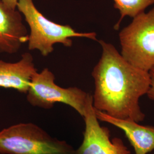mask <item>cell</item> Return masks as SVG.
Listing matches in <instances>:
<instances>
[{
    "mask_svg": "<svg viewBox=\"0 0 154 154\" xmlns=\"http://www.w3.org/2000/svg\"><path fill=\"white\" fill-rule=\"evenodd\" d=\"M17 9L23 16L30 28L28 49L38 50L44 57L52 53L54 46L57 44L67 48L71 47L73 37H83L98 41L95 32H78L69 25H61L50 21L37 9L33 0H18Z\"/></svg>",
    "mask_w": 154,
    "mask_h": 154,
    "instance_id": "obj_2",
    "label": "cell"
},
{
    "mask_svg": "<svg viewBox=\"0 0 154 154\" xmlns=\"http://www.w3.org/2000/svg\"><path fill=\"white\" fill-rule=\"evenodd\" d=\"M29 34L22 15L0 0V53L13 54L28 43Z\"/></svg>",
    "mask_w": 154,
    "mask_h": 154,
    "instance_id": "obj_7",
    "label": "cell"
},
{
    "mask_svg": "<svg viewBox=\"0 0 154 154\" xmlns=\"http://www.w3.org/2000/svg\"><path fill=\"white\" fill-rule=\"evenodd\" d=\"M83 118L85 128L82 143L74 154H130L121 138L111 139L109 129L100 126L93 104V95L88 99Z\"/></svg>",
    "mask_w": 154,
    "mask_h": 154,
    "instance_id": "obj_6",
    "label": "cell"
},
{
    "mask_svg": "<svg viewBox=\"0 0 154 154\" xmlns=\"http://www.w3.org/2000/svg\"><path fill=\"white\" fill-rule=\"evenodd\" d=\"M114 8L120 13V18L114 26L118 30L125 17L134 18L144 12L149 6L154 4V0H112Z\"/></svg>",
    "mask_w": 154,
    "mask_h": 154,
    "instance_id": "obj_10",
    "label": "cell"
},
{
    "mask_svg": "<svg viewBox=\"0 0 154 154\" xmlns=\"http://www.w3.org/2000/svg\"><path fill=\"white\" fill-rule=\"evenodd\" d=\"M26 94L27 100L33 106L50 109L56 103H62L72 107L82 117L91 96L77 87L59 86L55 83L54 74L48 68L34 74Z\"/></svg>",
    "mask_w": 154,
    "mask_h": 154,
    "instance_id": "obj_5",
    "label": "cell"
},
{
    "mask_svg": "<svg viewBox=\"0 0 154 154\" xmlns=\"http://www.w3.org/2000/svg\"><path fill=\"white\" fill-rule=\"evenodd\" d=\"M119 38L122 57L132 66L149 72L154 67V8L134 17Z\"/></svg>",
    "mask_w": 154,
    "mask_h": 154,
    "instance_id": "obj_4",
    "label": "cell"
},
{
    "mask_svg": "<svg viewBox=\"0 0 154 154\" xmlns=\"http://www.w3.org/2000/svg\"><path fill=\"white\" fill-rule=\"evenodd\" d=\"M65 140L51 137L32 123H22L0 131V154H74Z\"/></svg>",
    "mask_w": 154,
    "mask_h": 154,
    "instance_id": "obj_3",
    "label": "cell"
},
{
    "mask_svg": "<svg viewBox=\"0 0 154 154\" xmlns=\"http://www.w3.org/2000/svg\"><path fill=\"white\" fill-rule=\"evenodd\" d=\"M149 72L151 78V84L149 91L147 93V95L149 99L154 101V67Z\"/></svg>",
    "mask_w": 154,
    "mask_h": 154,
    "instance_id": "obj_11",
    "label": "cell"
},
{
    "mask_svg": "<svg viewBox=\"0 0 154 154\" xmlns=\"http://www.w3.org/2000/svg\"><path fill=\"white\" fill-rule=\"evenodd\" d=\"M37 72L33 56L28 52L22 54L21 59L16 62L0 60V88L26 94Z\"/></svg>",
    "mask_w": 154,
    "mask_h": 154,
    "instance_id": "obj_9",
    "label": "cell"
},
{
    "mask_svg": "<svg viewBox=\"0 0 154 154\" xmlns=\"http://www.w3.org/2000/svg\"><path fill=\"white\" fill-rule=\"evenodd\" d=\"M1 1L8 7L13 9H17V5L18 0H1Z\"/></svg>",
    "mask_w": 154,
    "mask_h": 154,
    "instance_id": "obj_12",
    "label": "cell"
},
{
    "mask_svg": "<svg viewBox=\"0 0 154 154\" xmlns=\"http://www.w3.org/2000/svg\"><path fill=\"white\" fill-rule=\"evenodd\" d=\"M95 111L99 121L110 123L124 132L135 154H147L154 151V126L142 125L131 120L112 117L95 109Z\"/></svg>",
    "mask_w": 154,
    "mask_h": 154,
    "instance_id": "obj_8",
    "label": "cell"
},
{
    "mask_svg": "<svg viewBox=\"0 0 154 154\" xmlns=\"http://www.w3.org/2000/svg\"><path fill=\"white\" fill-rule=\"evenodd\" d=\"M98 42L102 55L91 73L94 109L118 119L143 121L146 115L139 99L149 91V72L127 62L113 45L102 39Z\"/></svg>",
    "mask_w": 154,
    "mask_h": 154,
    "instance_id": "obj_1",
    "label": "cell"
}]
</instances>
